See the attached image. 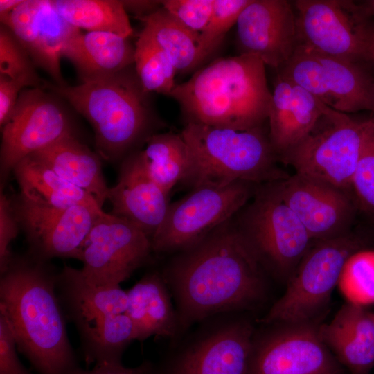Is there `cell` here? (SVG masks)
<instances>
[{
	"label": "cell",
	"instance_id": "1",
	"mask_svg": "<svg viewBox=\"0 0 374 374\" xmlns=\"http://www.w3.org/2000/svg\"><path fill=\"white\" fill-rule=\"evenodd\" d=\"M162 276L176 299L180 332L214 315L251 308L266 293L265 270L233 218L179 252Z\"/></svg>",
	"mask_w": 374,
	"mask_h": 374
},
{
	"label": "cell",
	"instance_id": "2",
	"mask_svg": "<svg viewBox=\"0 0 374 374\" xmlns=\"http://www.w3.org/2000/svg\"><path fill=\"white\" fill-rule=\"evenodd\" d=\"M58 273L27 251L13 253L1 272L0 313L38 374H73L80 368L57 294Z\"/></svg>",
	"mask_w": 374,
	"mask_h": 374
},
{
	"label": "cell",
	"instance_id": "3",
	"mask_svg": "<svg viewBox=\"0 0 374 374\" xmlns=\"http://www.w3.org/2000/svg\"><path fill=\"white\" fill-rule=\"evenodd\" d=\"M265 66L254 55L220 58L176 84L169 96L179 103L186 123L239 131L260 127L272 102Z\"/></svg>",
	"mask_w": 374,
	"mask_h": 374
},
{
	"label": "cell",
	"instance_id": "4",
	"mask_svg": "<svg viewBox=\"0 0 374 374\" xmlns=\"http://www.w3.org/2000/svg\"><path fill=\"white\" fill-rule=\"evenodd\" d=\"M132 67L75 86L46 82V89L69 103L89 122L96 152L109 163H121L141 150L147 139L157 133L149 93Z\"/></svg>",
	"mask_w": 374,
	"mask_h": 374
},
{
	"label": "cell",
	"instance_id": "5",
	"mask_svg": "<svg viewBox=\"0 0 374 374\" xmlns=\"http://www.w3.org/2000/svg\"><path fill=\"white\" fill-rule=\"evenodd\" d=\"M180 134L190 157L182 184L191 189L238 181L259 185L288 176L277 166L279 158L263 125L239 131L186 123Z\"/></svg>",
	"mask_w": 374,
	"mask_h": 374
},
{
	"label": "cell",
	"instance_id": "6",
	"mask_svg": "<svg viewBox=\"0 0 374 374\" xmlns=\"http://www.w3.org/2000/svg\"><path fill=\"white\" fill-rule=\"evenodd\" d=\"M366 242L353 232L314 241L287 280L283 294L261 319L265 323H314L328 305L343 267Z\"/></svg>",
	"mask_w": 374,
	"mask_h": 374
},
{
	"label": "cell",
	"instance_id": "7",
	"mask_svg": "<svg viewBox=\"0 0 374 374\" xmlns=\"http://www.w3.org/2000/svg\"><path fill=\"white\" fill-rule=\"evenodd\" d=\"M250 200L233 217L236 229L265 271L288 280L314 241L272 181Z\"/></svg>",
	"mask_w": 374,
	"mask_h": 374
},
{
	"label": "cell",
	"instance_id": "8",
	"mask_svg": "<svg viewBox=\"0 0 374 374\" xmlns=\"http://www.w3.org/2000/svg\"><path fill=\"white\" fill-rule=\"evenodd\" d=\"M258 185L243 181L196 186L170 203L165 219L151 238L153 253L188 249L231 220L250 201Z\"/></svg>",
	"mask_w": 374,
	"mask_h": 374
},
{
	"label": "cell",
	"instance_id": "9",
	"mask_svg": "<svg viewBox=\"0 0 374 374\" xmlns=\"http://www.w3.org/2000/svg\"><path fill=\"white\" fill-rule=\"evenodd\" d=\"M314 129L280 157L295 173L351 191L365 121L326 105Z\"/></svg>",
	"mask_w": 374,
	"mask_h": 374
},
{
	"label": "cell",
	"instance_id": "10",
	"mask_svg": "<svg viewBox=\"0 0 374 374\" xmlns=\"http://www.w3.org/2000/svg\"><path fill=\"white\" fill-rule=\"evenodd\" d=\"M298 45L355 62H371V22L362 3L348 0H296Z\"/></svg>",
	"mask_w": 374,
	"mask_h": 374
},
{
	"label": "cell",
	"instance_id": "11",
	"mask_svg": "<svg viewBox=\"0 0 374 374\" xmlns=\"http://www.w3.org/2000/svg\"><path fill=\"white\" fill-rule=\"evenodd\" d=\"M46 89L22 90L10 119L1 128V188L23 159L63 138L76 136L62 99Z\"/></svg>",
	"mask_w": 374,
	"mask_h": 374
},
{
	"label": "cell",
	"instance_id": "12",
	"mask_svg": "<svg viewBox=\"0 0 374 374\" xmlns=\"http://www.w3.org/2000/svg\"><path fill=\"white\" fill-rule=\"evenodd\" d=\"M152 253L151 238L141 228L105 212L83 244L79 271L93 285H120L148 261Z\"/></svg>",
	"mask_w": 374,
	"mask_h": 374
},
{
	"label": "cell",
	"instance_id": "13",
	"mask_svg": "<svg viewBox=\"0 0 374 374\" xmlns=\"http://www.w3.org/2000/svg\"><path fill=\"white\" fill-rule=\"evenodd\" d=\"M12 202L28 245L27 252L43 261L55 258L79 260L96 220L105 213L81 205L64 208L46 206L20 193L12 198Z\"/></svg>",
	"mask_w": 374,
	"mask_h": 374
},
{
	"label": "cell",
	"instance_id": "14",
	"mask_svg": "<svg viewBox=\"0 0 374 374\" xmlns=\"http://www.w3.org/2000/svg\"><path fill=\"white\" fill-rule=\"evenodd\" d=\"M280 325L253 339L249 374H345L321 339L317 322Z\"/></svg>",
	"mask_w": 374,
	"mask_h": 374
},
{
	"label": "cell",
	"instance_id": "15",
	"mask_svg": "<svg viewBox=\"0 0 374 374\" xmlns=\"http://www.w3.org/2000/svg\"><path fill=\"white\" fill-rule=\"evenodd\" d=\"M272 183L313 241L337 238L352 231L359 212L353 192L296 173Z\"/></svg>",
	"mask_w": 374,
	"mask_h": 374
},
{
	"label": "cell",
	"instance_id": "16",
	"mask_svg": "<svg viewBox=\"0 0 374 374\" xmlns=\"http://www.w3.org/2000/svg\"><path fill=\"white\" fill-rule=\"evenodd\" d=\"M0 19L35 65L48 73L55 84H66L60 60L71 41L82 31L61 16L53 1L23 0L12 11L0 15Z\"/></svg>",
	"mask_w": 374,
	"mask_h": 374
},
{
	"label": "cell",
	"instance_id": "17",
	"mask_svg": "<svg viewBox=\"0 0 374 374\" xmlns=\"http://www.w3.org/2000/svg\"><path fill=\"white\" fill-rule=\"evenodd\" d=\"M253 339L248 321H223L183 348L159 374H249Z\"/></svg>",
	"mask_w": 374,
	"mask_h": 374
},
{
	"label": "cell",
	"instance_id": "18",
	"mask_svg": "<svg viewBox=\"0 0 374 374\" xmlns=\"http://www.w3.org/2000/svg\"><path fill=\"white\" fill-rule=\"evenodd\" d=\"M235 25L240 54L256 55L276 69L298 45L293 4L285 0H251Z\"/></svg>",
	"mask_w": 374,
	"mask_h": 374
},
{
	"label": "cell",
	"instance_id": "19",
	"mask_svg": "<svg viewBox=\"0 0 374 374\" xmlns=\"http://www.w3.org/2000/svg\"><path fill=\"white\" fill-rule=\"evenodd\" d=\"M107 200L112 207L109 213L134 223L150 238L163 222L170 204L169 194L146 171L139 150L120 163L118 181L109 188Z\"/></svg>",
	"mask_w": 374,
	"mask_h": 374
},
{
	"label": "cell",
	"instance_id": "20",
	"mask_svg": "<svg viewBox=\"0 0 374 374\" xmlns=\"http://www.w3.org/2000/svg\"><path fill=\"white\" fill-rule=\"evenodd\" d=\"M319 330L323 342L351 374H368L374 367V312L346 302Z\"/></svg>",
	"mask_w": 374,
	"mask_h": 374
},
{
	"label": "cell",
	"instance_id": "21",
	"mask_svg": "<svg viewBox=\"0 0 374 374\" xmlns=\"http://www.w3.org/2000/svg\"><path fill=\"white\" fill-rule=\"evenodd\" d=\"M56 290L66 320L75 327L127 311V290L121 285H93L82 277L78 269L67 265L59 271Z\"/></svg>",
	"mask_w": 374,
	"mask_h": 374
},
{
	"label": "cell",
	"instance_id": "22",
	"mask_svg": "<svg viewBox=\"0 0 374 374\" xmlns=\"http://www.w3.org/2000/svg\"><path fill=\"white\" fill-rule=\"evenodd\" d=\"M135 47L128 37L110 32L80 33L63 57L75 66L81 82L109 77L134 64Z\"/></svg>",
	"mask_w": 374,
	"mask_h": 374
},
{
	"label": "cell",
	"instance_id": "23",
	"mask_svg": "<svg viewBox=\"0 0 374 374\" xmlns=\"http://www.w3.org/2000/svg\"><path fill=\"white\" fill-rule=\"evenodd\" d=\"M126 314L136 332V340L152 336L175 337L179 332L177 311L173 308L168 285L157 271L144 275L127 290Z\"/></svg>",
	"mask_w": 374,
	"mask_h": 374
},
{
	"label": "cell",
	"instance_id": "24",
	"mask_svg": "<svg viewBox=\"0 0 374 374\" xmlns=\"http://www.w3.org/2000/svg\"><path fill=\"white\" fill-rule=\"evenodd\" d=\"M30 155L93 195L103 208L109 188L103 176L102 159L76 136L63 138Z\"/></svg>",
	"mask_w": 374,
	"mask_h": 374
},
{
	"label": "cell",
	"instance_id": "25",
	"mask_svg": "<svg viewBox=\"0 0 374 374\" xmlns=\"http://www.w3.org/2000/svg\"><path fill=\"white\" fill-rule=\"evenodd\" d=\"M12 174L19 193L38 204L59 208L81 205L103 211L93 195L64 180L31 155L20 161Z\"/></svg>",
	"mask_w": 374,
	"mask_h": 374
},
{
	"label": "cell",
	"instance_id": "26",
	"mask_svg": "<svg viewBox=\"0 0 374 374\" xmlns=\"http://www.w3.org/2000/svg\"><path fill=\"white\" fill-rule=\"evenodd\" d=\"M312 51L323 65L333 100L332 109L343 113L374 112V78L362 66L363 62H350Z\"/></svg>",
	"mask_w": 374,
	"mask_h": 374
},
{
	"label": "cell",
	"instance_id": "27",
	"mask_svg": "<svg viewBox=\"0 0 374 374\" xmlns=\"http://www.w3.org/2000/svg\"><path fill=\"white\" fill-rule=\"evenodd\" d=\"M141 33L148 37L169 57L177 73L189 72L208 57L196 35L172 17L162 6L141 19Z\"/></svg>",
	"mask_w": 374,
	"mask_h": 374
},
{
	"label": "cell",
	"instance_id": "28",
	"mask_svg": "<svg viewBox=\"0 0 374 374\" xmlns=\"http://www.w3.org/2000/svg\"><path fill=\"white\" fill-rule=\"evenodd\" d=\"M82 357L87 365L122 364V355L134 340V326L126 314H113L75 327Z\"/></svg>",
	"mask_w": 374,
	"mask_h": 374
},
{
	"label": "cell",
	"instance_id": "29",
	"mask_svg": "<svg viewBox=\"0 0 374 374\" xmlns=\"http://www.w3.org/2000/svg\"><path fill=\"white\" fill-rule=\"evenodd\" d=\"M139 150L143 166L150 177L168 194L182 183L190 168V157L181 134L155 133Z\"/></svg>",
	"mask_w": 374,
	"mask_h": 374
},
{
	"label": "cell",
	"instance_id": "30",
	"mask_svg": "<svg viewBox=\"0 0 374 374\" xmlns=\"http://www.w3.org/2000/svg\"><path fill=\"white\" fill-rule=\"evenodd\" d=\"M53 3L61 16L79 29L110 32L128 38L132 35L121 1L53 0Z\"/></svg>",
	"mask_w": 374,
	"mask_h": 374
},
{
	"label": "cell",
	"instance_id": "31",
	"mask_svg": "<svg viewBox=\"0 0 374 374\" xmlns=\"http://www.w3.org/2000/svg\"><path fill=\"white\" fill-rule=\"evenodd\" d=\"M134 65L145 91L170 96L176 86V69L167 55L141 32L135 45Z\"/></svg>",
	"mask_w": 374,
	"mask_h": 374
},
{
	"label": "cell",
	"instance_id": "32",
	"mask_svg": "<svg viewBox=\"0 0 374 374\" xmlns=\"http://www.w3.org/2000/svg\"><path fill=\"white\" fill-rule=\"evenodd\" d=\"M278 71L281 78L333 107L323 65L311 50L297 45L291 57Z\"/></svg>",
	"mask_w": 374,
	"mask_h": 374
},
{
	"label": "cell",
	"instance_id": "33",
	"mask_svg": "<svg viewBox=\"0 0 374 374\" xmlns=\"http://www.w3.org/2000/svg\"><path fill=\"white\" fill-rule=\"evenodd\" d=\"M337 286L347 302L364 307L374 304V250L365 249L352 254Z\"/></svg>",
	"mask_w": 374,
	"mask_h": 374
},
{
	"label": "cell",
	"instance_id": "34",
	"mask_svg": "<svg viewBox=\"0 0 374 374\" xmlns=\"http://www.w3.org/2000/svg\"><path fill=\"white\" fill-rule=\"evenodd\" d=\"M30 55L6 26H0V75L24 83L27 88H46Z\"/></svg>",
	"mask_w": 374,
	"mask_h": 374
},
{
	"label": "cell",
	"instance_id": "35",
	"mask_svg": "<svg viewBox=\"0 0 374 374\" xmlns=\"http://www.w3.org/2000/svg\"><path fill=\"white\" fill-rule=\"evenodd\" d=\"M359 212L374 224V118L366 120L359 161L352 181Z\"/></svg>",
	"mask_w": 374,
	"mask_h": 374
},
{
	"label": "cell",
	"instance_id": "36",
	"mask_svg": "<svg viewBox=\"0 0 374 374\" xmlns=\"http://www.w3.org/2000/svg\"><path fill=\"white\" fill-rule=\"evenodd\" d=\"M292 84L278 75L269 111V137L279 161L289 148L292 125Z\"/></svg>",
	"mask_w": 374,
	"mask_h": 374
},
{
	"label": "cell",
	"instance_id": "37",
	"mask_svg": "<svg viewBox=\"0 0 374 374\" xmlns=\"http://www.w3.org/2000/svg\"><path fill=\"white\" fill-rule=\"evenodd\" d=\"M292 125L289 148L287 151L301 141L314 129L318 121L324 114L326 106L306 90L294 84H292Z\"/></svg>",
	"mask_w": 374,
	"mask_h": 374
},
{
	"label": "cell",
	"instance_id": "38",
	"mask_svg": "<svg viewBox=\"0 0 374 374\" xmlns=\"http://www.w3.org/2000/svg\"><path fill=\"white\" fill-rule=\"evenodd\" d=\"M251 0H214L213 12L199 35L202 48L210 55L220 46L226 33L238 21Z\"/></svg>",
	"mask_w": 374,
	"mask_h": 374
},
{
	"label": "cell",
	"instance_id": "39",
	"mask_svg": "<svg viewBox=\"0 0 374 374\" xmlns=\"http://www.w3.org/2000/svg\"><path fill=\"white\" fill-rule=\"evenodd\" d=\"M163 8L179 24L200 35L211 19L214 0H165Z\"/></svg>",
	"mask_w": 374,
	"mask_h": 374
},
{
	"label": "cell",
	"instance_id": "40",
	"mask_svg": "<svg viewBox=\"0 0 374 374\" xmlns=\"http://www.w3.org/2000/svg\"><path fill=\"white\" fill-rule=\"evenodd\" d=\"M19 231L20 227L13 209L12 198L1 189L0 273L4 271L13 254L10 250V244Z\"/></svg>",
	"mask_w": 374,
	"mask_h": 374
},
{
	"label": "cell",
	"instance_id": "41",
	"mask_svg": "<svg viewBox=\"0 0 374 374\" xmlns=\"http://www.w3.org/2000/svg\"><path fill=\"white\" fill-rule=\"evenodd\" d=\"M17 350L10 326L0 313V374H33L21 363Z\"/></svg>",
	"mask_w": 374,
	"mask_h": 374
},
{
	"label": "cell",
	"instance_id": "42",
	"mask_svg": "<svg viewBox=\"0 0 374 374\" xmlns=\"http://www.w3.org/2000/svg\"><path fill=\"white\" fill-rule=\"evenodd\" d=\"M26 85L17 80L0 75V126L10 119L18 98ZM27 89V88H26Z\"/></svg>",
	"mask_w": 374,
	"mask_h": 374
},
{
	"label": "cell",
	"instance_id": "43",
	"mask_svg": "<svg viewBox=\"0 0 374 374\" xmlns=\"http://www.w3.org/2000/svg\"><path fill=\"white\" fill-rule=\"evenodd\" d=\"M73 374H159V369L150 362L145 361L134 368L122 364H96L91 370L80 367Z\"/></svg>",
	"mask_w": 374,
	"mask_h": 374
},
{
	"label": "cell",
	"instance_id": "44",
	"mask_svg": "<svg viewBox=\"0 0 374 374\" xmlns=\"http://www.w3.org/2000/svg\"><path fill=\"white\" fill-rule=\"evenodd\" d=\"M121 2L127 13L132 12L139 19L162 8L161 1L125 0Z\"/></svg>",
	"mask_w": 374,
	"mask_h": 374
},
{
	"label": "cell",
	"instance_id": "45",
	"mask_svg": "<svg viewBox=\"0 0 374 374\" xmlns=\"http://www.w3.org/2000/svg\"><path fill=\"white\" fill-rule=\"evenodd\" d=\"M22 1L23 0H0V15L10 12Z\"/></svg>",
	"mask_w": 374,
	"mask_h": 374
},
{
	"label": "cell",
	"instance_id": "46",
	"mask_svg": "<svg viewBox=\"0 0 374 374\" xmlns=\"http://www.w3.org/2000/svg\"><path fill=\"white\" fill-rule=\"evenodd\" d=\"M362 5L371 24L374 26V0L364 1Z\"/></svg>",
	"mask_w": 374,
	"mask_h": 374
},
{
	"label": "cell",
	"instance_id": "47",
	"mask_svg": "<svg viewBox=\"0 0 374 374\" xmlns=\"http://www.w3.org/2000/svg\"><path fill=\"white\" fill-rule=\"evenodd\" d=\"M368 51L371 61H374V26L372 24L368 33Z\"/></svg>",
	"mask_w": 374,
	"mask_h": 374
},
{
	"label": "cell",
	"instance_id": "48",
	"mask_svg": "<svg viewBox=\"0 0 374 374\" xmlns=\"http://www.w3.org/2000/svg\"><path fill=\"white\" fill-rule=\"evenodd\" d=\"M373 118H374V112H373Z\"/></svg>",
	"mask_w": 374,
	"mask_h": 374
}]
</instances>
